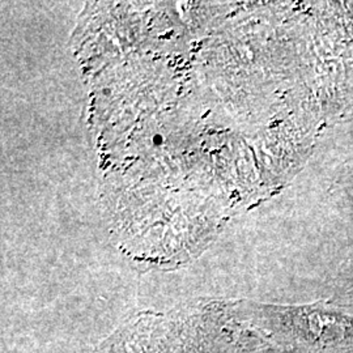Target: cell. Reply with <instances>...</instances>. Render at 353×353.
<instances>
[{
    "label": "cell",
    "mask_w": 353,
    "mask_h": 353,
    "mask_svg": "<svg viewBox=\"0 0 353 353\" xmlns=\"http://www.w3.org/2000/svg\"><path fill=\"white\" fill-rule=\"evenodd\" d=\"M279 326L300 341L328 344L353 336V319L323 309H297L275 312Z\"/></svg>",
    "instance_id": "1"
}]
</instances>
